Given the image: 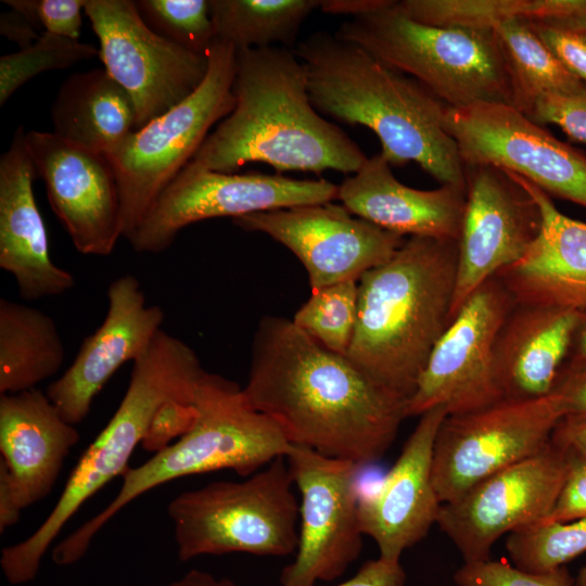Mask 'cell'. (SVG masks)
<instances>
[{"label": "cell", "mask_w": 586, "mask_h": 586, "mask_svg": "<svg viewBox=\"0 0 586 586\" xmlns=\"http://www.w3.org/2000/svg\"><path fill=\"white\" fill-rule=\"evenodd\" d=\"M237 50V49H235ZM233 111L207 136L191 162L234 174L250 163L278 173H357L368 157L310 102L303 63L280 46L239 49Z\"/></svg>", "instance_id": "cell-2"}, {"label": "cell", "mask_w": 586, "mask_h": 586, "mask_svg": "<svg viewBox=\"0 0 586 586\" xmlns=\"http://www.w3.org/2000/svg\"><path fill=\"white\" fill-rule=\"evenodd\" d=\"M445 128L464 165H494L530 180L550 198L586 207V155L515 107L447 106Z\"/></svg>", "instance_id": "cell-15"}, {"label": "cell", "mask_w": 586, "mask_h": 586, "mask_svg": "<svg viewBox=\"0 0 586 586\" xmlns=\"http://www.w3.org/2000/svg\"><path fill=\"white\" fill-rule=\"evenodd\" d=\"M397 7L411 20L437 27L493 29L511 17H533L543 0H403Z\"/></svg>", "instance_id": "cell-33"}, {"label": "cell", "mask_w": 586, "mask_h": 586, "mask_svg": "<svg viewBox=\"0 0 586 586\" xmlns=\"http://www.w3.org/2000/svg\"><path fill=\"white\" fill-rule=\"evenodd\" d=\"M564 415L556 392L447 415L432 459V481L441 504L456 500L486 477L537 454L551 441Z\"/></svg>", "instance_id": "cell-10"}, {"label": "cell", "mask_w": 586, "mask_h": 586, "mask_svg": "<svg viewBox=\"0 0 586 586\" xmlns=\"http://www.w3.org/2000/svg\"><path fill=\"white\" fill-rule=\"evenodd\" d=\"M78 441L47 393L36 387L0 395V482L22 510L51 493Z\"/></svg>", "instance_id": "cell-23"}, {"label": "cell", "mask_w": 586, "mask_h": 586, "mask_svg": "<svg viewBox=\"0 0 586 586\" xmlns=\"http://www.w3.org/2000/svg\"><path fill=\"white\" fill-rule=\"evenodd\" d=\"M457 586H574L565 565L533 573L510 565L506 561L464 563L454 576Z\"/></svg>", "instance_id": "cell-37"}, {"label": "cell", "mask_w": 586, "mask_h": 586, "mask_svg": "<svg viewBox=\"0 0 586 586\" xmlns=\"http://www.w3.org/2000/svg\"><path fill=\"white\" fill-rule=\"evenodd\" d=\"M571 455L551 441L537 454L481 481L443 504L436 524L464 563L489 560L505 534L542 522L551 511L570 468Z\"/></svg>", "instance_id": "cell-16"}, {"label": "cell", "mask_w": 586, "mask_h": 586, "mask_svg": "<svg viewBox=\"0 0 586 586\" xmlns=\"http://www.w3.org/2000/svg\"><path fill=\"white\" fill-rule=\"evenodd\" d=\"M526 116L542 126L557 125L572 140L586 143V84L568 93L542 97Z\"/></svg>", "instance_id": "cell-38"}, {"label": "cell", "mask_w": 586, "mask_h": 586, "mask_svg": "<svg viewBox=\"0 0 586 586\" xmlns=\"http://www.w3.org/2000/svg\"><path fill=\"white\" fill-rule=\"evenodd\" d=\"M508 173L539 205L542 228L525 255L496 276L517 303L586 311V222L563 215L537 186Z\"/></svg>", "instance_id": "cell-24"}, {"label": "cell", "mask_w": 586, "mask_h": 586, "mask_svg": "<svg viewBox=\"0 0 586 586\" xmlns=\"http://www.w3.org/2000/svg\"><path fill=\"white\" fill-rule=\"evenodd\" d=\"M337 200L353 215L403 237L458 241L466 187H408L396 179L390 163L378 153L339 186Z\"/></svg>", "instance_id": "cell-25"}, {"label": "cell", "mask_w": 586, "mask_h": 586, "mask_svg": "<svg viewBox=\"0 0 586 586\" xmlns=\"http://www.w3.org/2000/svg\"><path fill=\"white\" fill-rule=\"evenodd\" d=\"M198 409L194 402L170 399L155 413L142 441V447L154 454L170 445L173 440L181 437L194 424Z\"/></svg>", "instance_id": "cell-39"}, {"label": "cell", "mask_w": 586, "mask_h": 586, "mask_svg": "<svg viewBox=\"0 0 586 586\" xmlns=\"http://www.w3.org/2000/svg\"><path fill=\"white\" fill-rule=\"evenodd\" d=\"M23 126L0 157V268L16 281L22 298L61 295L75 285L73 275L55 265L33 182L38 177Z\"/></svg>", "instance_id": "cell-22"}, {"label": "cell", "mask_w": 586, "mask_h": 586, "mask_svg": "<svg viewBox=\"0 0 586 586\" xmlns=\"http://www.w3.org/2000/svg\"><path fill=\"white\" fill-rule=\"evenodd\" d=\"M167 586H237L231 579L217 578L208 572L198 569L190 570L180 578Z\"/></svg>", "instance_id": "cell-47"}, {"label": "cell", "mask_w": 586, "mask_h": 586, "mask_svg": "<svg viewBox=\"0 0 586 586\" xmlns=\"http://www.w3.org/2000/svg\"><path fill=\"white\" fill-rule=\"evenodd\" d=\"M242 392L291 445L361 468L384 455L407 418V398L281 317L260 320Z\"/></svg>", "instance_id": "cell-1"}, {"label": "cell", "mask_w": 586, "mask_h": 586, "mask_svg": "<svg viewBox=\"0 0 586 586\" xmlns=\"http://www.w3.org/2000/svg\"><path fill=\"white\" fill-rule=\"evenodd\" d=\"M464 178L450 320L482 283L525 255L542 228L539 205L507 170L466 164Z\"/></svg>", "instance_id": "cell-17"}, {"label": "cell", "mask_w": 586, "mask_h": 586, "mask_svg": "<svg viewBox=\"0 0 586 586\" xmlns=\"http://www.w3.org/2000/svg\"><path fill=\"white\" fill-rule=\"evenodd\" d=\"M232 221L286 246L304 265L311 290L359 280L406 240L332 202L258 212Z\"/></svg>", "instance_id": "cell-18"}, {"label": "cell", "mask_w": 586, "mask_h": 586, "mask_svg": "<svg viewBox=\"0 0 586 586\" xmlns=\"http://www.w3.org/2000/svg\"><path fill=\"white\" fill-rule=\"evenodd\" d=\"M514 566L533 573L565 565L586 552V518L531 525L506 539Z\"/></svg>", "instance_id": "cell-31"}, {"label": "cell", "mask_w": 586, "mask_h": 586, "mask_svg": "<svg viewBox=\"0 0 586 586\" xmlns=\"http://www.w3.org/2000/svg\"><path fill=\"white\" fill-rule=\"evenodd\" d=\"M584 362H586V311L581 313L569 357L564 366H574Z\"/></svg>", "instance_id": "cell-48"}, {"label": "cell", "mask_w": 586, "mask_h": 586, "mask_svg": "<svg viewBox=\"0 0 586 586\" xmlns=\"http://www.w3.org/2000/svg\"><path fill=\"white\" fill-rule=\"evenodd\" d=\"M0 34L15 42L20 50L30 47L40 37L37 27L23 14L12 9L0 15Z\"/></svg>", "instance_id": "cell-45"}, {"label": "cell", "mask_w": 586, "mask_h": 586, "mask_svg": "<svg viewBox=\"0 0 586 586\" xmlns=\"http://www.w3.org/2000/svg\"><path fill=\"white\" fill-rule=\"evenodd\" d=\"M570 455V468L558 498L549 514L537 524L586 518V457Z\"/></svg>", "instance_id": "cell-40"}, {"label": "cell", "mask_w": 586, "mask_h": 586, "mask_svg": "<svg viewBox=\"0 0 586 586\" xmlns=\"http://www.w3.org/2000/svg\"><path fill=\"white\" fill-rule=\"evenodd\" d=\"M555 392L561 397L564 416H586V362L564 366Z\"/></svg>", "instance_id": "cell-42"}, {"label": "cell", "mask_w": 586, "mask_h": 586, "mask_svg": "<svg viewBox=\"0 0 586 586\" xmlns=\"http://www.w3.org/2000/svg\"><path fill=\"white\" fill-rule=\"evenodd\" d=\"M285 457L241 482L218 481L183 492L168 504L179 560L245 552H296L300 507Z\"/></svg>", "instance_id": "cell-8"}, {"label": "cell", "mask_w": 586, "mask_h": 586, "mask_svg": "<svg viewBox=\"0 0 586 586\" xmlns=\"http://www.w3.org/2000/svg\"><path fill=\"white\" fill-rule=\"evenodd\" d=\"M512 84V106L527 114L544 95L568 93L583 86L538 38L524 17L493 28Z\"/></svg>", "instance_id": "cell-29"}, {"label": "cell", "mask_w": 586, "mask_h": 586, "mask_svg": "<svg viewBox=\"0 0 586 586\" xmlns=\"http://www.w3.org/2000/svg\"><path fill=\"white\" fill-rule=\"evenodd\" d=\"M205 372L187 343L164 330L157 332L132 362L119 406L79 458L49 515L28 537L2 549L0 565L10 584L22 585L36 577L63 526L89 498L129 468L157 410L170 399L194 402Z\"/></svg>", "instance_id": "cell-5"}, {"label": "cell", "mask_w": 586, "mask_h": 586, "mask_svg": "<svg viewBox=\"0 0 586 586\" xmlns=\"http://www.w3.org/2000/svg\"><path fill=\"white\" fill-rule=\"evenodd\" d=\"M285 460L302 502L295 558L280 575L282 586H314L345 573L362 549L358 519L360 466L291 445Z\"/></svg>", "instance_id": "cell-14"}, {"label": "cell", "mask_w": 586, "mask_h": 586, "mask_svg": "<svg viewBox=\"0 0 586 586\" xmlns=\"http://www.w3.org/2000/svg\"><path fill=\"white\" fill-rule=\"evenodd\" d=\"M579 318L577 310L515 302L495 344L504 399H534L555 392Z\"/></svg>", "instance_id": "cell-26"}, {"label": "cell", "mask_w": 586, "mask_h": 586, "mask_svg": "<svg viewBox=\"0 0 586 586\" xmlns=\"http://www.w3.org/2000/svg\"><path fill=\"white\" fill-rule=\"evenodd\" d=\"M447 415L443 406L422 413L378 491L359 497L360 530L375 542L383 560L398 562L437 521L442 504L432 481V459Z\"/></svg>", "instance_id": "cell-21"}, {"label": "cell", "mask_w": 586, "mask_h": 586, "mask_svg": "<svg viewBox=\"0 0 586 586\" xmlns=\"http://www.w3.org/2000/svg\"><path fill=\"white\" fill-rule=\"evenodd\" d=\"M334 35L412 77L448 107L512 106L511 78L493 29L422 24L385 0L351 16Z\"/></svg>", "instance_id": "cell-7"}, {"label": "cell", "mask_w": 586, "mask_h": 586, "mask_svg": "<svg viewBox=\"0 0 586 586\" xmlns=\"http://www.w3.org/2000/svg\"><path fill=\"white\" fill-rule=\"evenodd\" d=\"M86 0H34L36 18L47 33L79 40Z\"/></svg>", "instance_id": "cell-41"}, {"label": "cell", "mask_w": 586, "mask_h": 586, "mask_svg": "<svg viewBox=\"0 0 586 586\" xmlns=\"http://www.w3.org/2000/svg\"><path fill=\"white\" fill-rule=\"evenodd\" d=\"M405 581L406 574L399 561L378 558L365 562L352 578L335 586H404Z\"/></svg>", "instance_id": "cell-43"}, {"label": "cell", "mask_w": 586, "mask_h": 586, "mask_svg": "<svg viewBox=\"0 0 586 586\" xmlns=\"http://www.w3.org/2000/svg\"><path fill=\"white\" fill-rule=\"evenodd\" d=\"M320 0H209L216 38L239 49L293 48Z\"/></svg>", "instance_id": "cell-30"}, {"label": "cell", "mask_w": 586, "mask_h": 586, "mask_svg": "<svg viewBox=\"0 0 586 586\" xmlns=\"http://www.w3.org/2000/svg\"><path fill=\"white\" fill-rule=\"evenodd\" d=\"M515 300L494 276L463 302L433 347L407 402L408 417L443 406L448 415L504 399L495 371V344Z\"/></svg>", "instance_id": "cell-13"}, {"label": "cell", "mask_w": 586, "mask_h": 586, "mask_svg": "<svg viewBox=\"0 0 586 586\" xmlns=\"http://www.w3.org/2000/svg\"><path fill=\"white\" fill-rule=\"evenodd\" d=\"M357 305L358 280H347L311 290L292 321L328 349L346 356L355 331Z\"/></svg>", "instance_id": "cell-32"}, {"label": "cell", "mask_w": 586, "mask_h": 586, "mask_svg": "<svg viewBox=\"0 0 586 586\" xmlns=\"http://www.w3.org/2000/svg\"><path fill=\"white\" fill-rule=\"evenodd\" d=\"M551 442L571 454L586 457V416H564L552 432Z\"/></svg>", "instance_id": "cell-44"}, {"label": "cell", "mask_w": 586, "mask_h": 586, "mask_svg": "<svg viewBox=\"0 0 586 586\" xmlns=\"http://www.w3.org/2000/svg\"><path fill=\"white\" fill-rule=\"evenodd\" d=\"M385 0H324L320 1L321 10L329 14H347L356 16L381 7Z\"/></svg>", "instance_id": "cell-46"}, {"label": "cell", "mask_w": 586, "mask_h": 586, "mask_svg": "<svg viewBox=\"0 0 586 586\" xmlns=\"http://www.w3.org/2000/svg\"><path fill=\"white\" fill-rule=\"evenodd\" d=\"M51 118L54 133L105 156L137 130L131 98L99 67L76 72L63 81Z\"/></svg>", "instance_id": "cell-27"}, {"label": "cell", "mask_w": 586, "mask_h": 586, "mask_svg": "<svg viewBox=\"0 0 586 586\" xmlns=\"http://www.w3.org/2000/svg\"><path fill=\"white\" fill-rule=\"evenodd\" d=\"M234 46L216 38L208 72L181 103L132 132L107 155L115 171L128 241L162 192L193 158L212 127L234 109Z\"/></svg>", "instance_id": "cell-9"}, {"label": "cell", "mask_w": 586, "mask_h": 586, "mask_svg": "<svg viewBox=\"0 0 586 586\" xmlns=\"http://www.w3.org/2000/svg\"><path fill=\"white\" fill-rule=\"evenodd\" d=\"M293 51L317 112L371 129L390 165L413 162L441 184L466 187L464 164L445 128L447 105L419 81L327 31Z\"/></svg>", "instance_id": "cell-3"}, {"label": "cell", "mask_w": 586, "mask_h": 586, "mask_svg": "<svg viewBox=\"0 0 586 586\" xmlns=\"http://www.w3.org/2000/svg\"><path fill=\"white\" fill-rule=\"evenodd\" d=\"M458 241L409 237L358 280L357 318L347 357L409 399L450 323Z\"/></svg>", "instance_id": "cell-4"}, {"label": "cell", "mask_w": 586, "mask_h": 586, "mask_svg": "<svg viewBox=\"0 0 586 586\" xmlns=\"http://www.w3.org/2000/svg\"><path fill=\"white\" fill-rule=\"evenodd\" d=\"M85 14L99 39V59L129 94L137 130L190 97L208 72V55L153 31L135 1L86 0Z\"/></svg>", "instance_id": "cell-11"}, {"label": "cell", "mask_w": 586, "mask_h": 586, "mask_svg": "<svg viewBox=\"0 0 586 586\" xmlns=\"http://www.w3.org/2000/svg\"><path fill=\"white\" fill-rule=\"evenodd\" d=\"M198 418L176 442L122 475L114 499L62 539L52 550L58 565H71L87 552L94 535L124 507L146 492L176 479L217 470L252 475L291 444L279 428L255 410L234 382L206 371L194 397Z\"/></svg>", "instance_id": "cell-6"}, {"label": "cell", "mask_w": 586, "mask_h": 586, "mask_svg": "<svg viewBox=\"0 0 586 586\" xmlns=\"http://www.w3.org/2000/svg\"><path fill=\"white\" fill-rule=\"evenodd\" d=\"M107 310L100 327L85 337L65 372L46 393L71 424L84 421L112 375L150 346L164 321V310L148 305L139 280L124 275L107 289Z\"/></svg>", "instance_id": "cell-20"}, {"label": "cell", "mask_w": 586, "mask_h": 586, "mask_svg": "<svg viewBox=\"0 0 586 586\" xmlns=\"http://www.w3.org/2000/svg\"><path fill=\"white\" fill-rule=\"evenodd\" d=\"M526 21L560 63L586 84V10Z\"/></svg>", "instance_id": "cell-36"}, {"label": "cell", "mask_w": 586, "mask_h": 586, "mask_svg": "<svg viewBox=\"0 0 586 586\" xmlns=\"http://www.w3.org/2000/svg\"><path fill=\"white\" fill-rule=\"evenodd\" d=\"M574 586H586V565L579 570L576 578L574 579Z\"/></svg>", "instance_id": "cell-49"}, {"label": "cell", "mask_w": 586, "mask_h": 586, "mask_svg": "<svg viewBox=\"0 0 586 586\" xmlns=\"http://www.w3.org/2000/svg\"><path fill=\"white\" fill-rule=\"evenodd\" d=\"M25 140L50 206L75 249L85 255H110L123 237V217L107 157L54 132L30 130Z\"/></svg>", "instance_id": "cell-19"}, {"label": "cell", "mask_w": 586, "mask_h": 586, "mask_svg": "<svg viewBox=\"0 0 586 586\" xmlns=\"http://www.w3.org/2000/svg\"><path fill=\"white\" fill-rule=\"evenodd\" d=\"M99 56V48L43 31L30 47L0 58V105L23 85L48 71L68 68Z\"/></svg>", "instance_id": "cell-34"}, {"label": "cell", "mask_w": 586, "mask_h": 586, "mask_svg": "<svg viewBox=\"0 0 586 586\" xmlns=\"http://www.w3.org/2000/svg\"><path fill=\"white\" fill-rule=\"evenodd\" d=\"M64 358V344L48 314L0 298V395L36 388L61 369Z\"/></svg>", "instance_id": "cell-28"}, {"label": "cell", "mask_w": 586, "mask_h": 586, "mask_svg": "<svg viewBox=\"0 0 586 586\" xmlns=\"http://www.w3.org/2000/svg\"><path fill=\"white\" fill-rule=\"evenodd\" d=\"M339 186L282 175L226 174L189 162L162 192L130 238L139 253L168 249L187 226L216 217L332 202Z\"/></svg>", "instance_id": "cell-12"}, {"label": "cell", "mask_w": 586, "mask_h": 586, "mask_svg": "<svg viewBox=\"0 0 586 586\" xmlns=\"http://www.w3.org/2000/svg\"><path fill=\"white\" fill-rule=\"evenodd\" d=\"M146 25L160 36L200 54L216 39L209 0H136Z\"/></svg>", "instance_id": "cell-35"}]
</instances>
